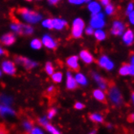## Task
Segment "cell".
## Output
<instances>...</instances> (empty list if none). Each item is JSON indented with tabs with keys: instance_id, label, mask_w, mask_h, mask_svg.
Listing matches in <instances>:
<instances>
[{
	"instance_id": "1",
	"label": "cell",
	"mask_w": 134,
	"mask_h": 134,
	"mask_svg": "<svg viewBox=\"0 0 134 134\" xmlns=\"http://www.w3.org/2000/svg\"><path fill=\"white\" fill-rule=\"evenodd\" d=\"M19 12L22 15L24 20H25L27 22L29 23H37L42 19V15L38 13L30 11L26 8H20L19 10Z\"/></svg>"
},
{
	"instance_id": "2",
	"label": "cell",
	"mask_w": 134,
	"mask_h": 134,
	"mask_svg": "<svg viewBox=\"0 0 134 134\" xmlns=\"http://www.w3.org/2000/svg\"><path fill=\"white\" fill-rule=\"evenodd\" d=\"M90 25L93 29H100L102 27H103L105 25L103 14L99 13V12L93 14Z\"/></svg>"
},
{
	"instance_id": "3",
	"label": "cell",
	"mask_w": 134,
	"mask_h": 134,
	"mask_svg": "<svg viewBox=\"0 0 134 134\" xmlns=\"http://www.w3.org/2000/svg\"><path fill=\"white\" fill-rule=\"evenodd\" d=\"M84 27H85L84 21L80 18L76 19L73 22V26H72V36L76 38L80 37L82 34Z\"/></svg>"
},
{
	"instance_id": "4",
	"label": "cell",
	"mask_w": 134,
	"mask_h": 134,
	"mask_svg": "<svg viewBox=\"0 0 134 134\" xmlns=\"http://www.w3.org/2000/svg\"><path fill=\"white\" fill-rule=\"evenodd\" d=\"M15 61L18 64H22L24 67H25L26 69H31L34 67H35L37 65V64L34 61H31L30 59H27V58H23V57H17L15 59Z\"/></svg>"
},
{
	"instance_id": "5",
	"label": "cell",
	"mask_w": 134,
	"mask_h": 134,
	"mask_svg": "<svg viewBox=\"0 0 134 134\" xmlns=\"http://www.w3.org/2000/svg\"><path fill=\"white\" fill-rule=\"evenodd\" d=\"M2 68L3 70V72L7 74L13 75L15 72V68L13 63L10 61H5L2 64Z\"/></svg>"
},
{
	"instance_id": "6",
	"label": "cell",
	"mask_w": 134,
	"mask_h": 134,
	"mask_svg": "<svg viewBox=\"0 0 134 134\" xmlns=\"http://www.w3.org/2000/svg\"><path fill=\"white\" fill-rule=\"evenodd\" d=\"M99 64L101 67L106 68L107 70H111L114 68V64L107 56H102L99 59Z\"/></svg>"
},
{
	"instance_id": "7",
	"label": "cell",
	"mask_w": 134,
	"mask_h": 134,
	"mask_svg": "<svg viewBox=\"0 0 134 134\" xmlns=\"http://www.w3.org/2000/svg\"><path fill=\"white\" fill-rule=\"evenodd\" d=\"M124 26L121 22L115 21L113 24L111 33L114 35H121L124 33Z\"/></svg>"
},
{
	"instance_id": "8",
	"label": "cell",
	"mask_w": 134,
	"mask_h": 134,
	"mask_svg": "<svg viewBox=\"0 0 134 134\" xmlns=\"http://www.w3.org/2000/svg\"><path fill=\"white\" fill-rule=\"evenodd\" d=\"M110 97H111V99L112 100V102L114 103H120L121 102V95L116 88H112L111 90V92H110Z\"/></svg>"
},
{
	"instance_id": "9",
	"label": "cell",
	"mask_w": 134,
	"mask_h": 134,
	"mask_svg": "<svg viewBox=\"0 0 134 134\" xmlns=\"http://www.w3.org/2000/svg\"><path fill=\"white\" fill-rule=\"evenodd\" d=\"M42 43H43L44 46H46L47 47V48H50V49H54L56 47L55 42H54L53 39L48 35H46V36L43 37Z\"/></svg>"
},
{
	"instance_id": "10",
	"label": "cell",
	"mask_w": 134,
	"mask_h": 134,
	"mask_svg": "<svg viewBox=\"0 0 134 134\" xmlns=\"http://www.w3.org/2000/svg\"><path fill=\"white\" fill-rule=\"evenodd\" d=\"M68 66L72 68L74 71L79 70V65H78V58L76 56H72L68 59L67 60Z\"/></svg>"
},
{
	"instance_id": "11",
	"label": "cell",
	"mask_w": 134,
	"mask_h": 134,
	"mask_svg": "<svg viewBox=\"0 0 134 134\" xmlns=\"http://www.w3.org/2000/svg\"><path fill=\"white\" fill-rule=\"evenodd\" d=\"M76 81L75 78L72 76V75L70 72H68L67 74V88L68 90H74L76 88Z\"/></svg>"
},
{
	"instance_id": "12",
	"label": "cell",
	"mask_w": 134,
	"mask_h": 134,
	"mask_svg": "<svg viewBox=\"0 0 134 134\" xmlns=\"http://www.w3.org/2000/svg\"><path fill=\"white\" fill-rule=\"evenodd\" d=\"M1 41L4 45L10 46V45H12V44H13L15 42V37L11 34H5V35H3L2 37Z\"/></svg>"
},
{
	"instance_id": "13",
	"label": "cell",
	"mask_w": 134,
	"mask_h": 134,
	"mask_svg": "<svg viewBox=\"0 0 134 134\" xmlns=\"http://www.w3.org/2000/svg\"><path fill=\"white\" fill-rule=\"evenodd\" d=\"M123 40L124 42L127 45H131L133 42V33L132 30H128L127 32L124 33L123 36Z\"/></svg>"
},
{
	"instance_id": "14",
	"label": "cell",
	"mask_w": 134,
	"mask_h": 134,
	"mask_svg": "<svg viewBox=\"0 0 134 134\" xmlns=\"http://www.w3.org/2000/svg\"><path fill=\"white\" fill-rule=\"evenodd\" d=\"M80 56L86 64H90V63L93 62V56L87 51H82L80 54Z\"/></svg>"
},
{
	"instance_id": "15",
	"label": "cell",
	"mask_w": 134,
	"mask_h": 134,
	"mask_svg": "<svg viewBox=\"0 0 134 134\" xmlns=\"http://www.w3.org/2000/svg\"><path fill=\"white\" fill-rule=\"evenodd\" d=\"M24 26H25V25H22V24H20L17 21H13L12 25V29L15 33L23 34Z\"/></svg>"
},
{
	"instance_id": "16",
	"label": "cell",
	"mask_w": 134,
	"mask_h": 134,
	"mask_svg": "<svg viewBox=\"0 0 134 134\" xmlns=\"http://www.w3.org/2000/svg\"><path fill=\"white\" fill-rule=\"evenodd\" d=\"M52 25H53V28L54 29H62L67 25V23L64 20H60V19H54V20H52Z\"/></svg>"
},
{
	"instance_id": "17",
	"label": "cell",
	"mask_w": 134,
	"mask_h": 134,
	"mask_svg": "<svg viewBox=\"0 0 134 134\" xmlns=\"http://www.w3.org/2000/svg\"><path fill=\"white\" fill-rule=\"evenodd\" d=\"M93 96L97 100L102 102H106V98H105V94L103 93L102 90H96L93 92Z\"/></svg>"
},
{
	"instance_id": "18",
	"label": "cell",
	"mask_w": 134,
	"mask_h": 134,
	"mask_svg": "<svg viewBox=\"0 0 134 134\" xmlns=\"http://www.w3.org/2000/svg\"><path fill=\"white\" fill-rule=\"evenodd\" d=\"M89 9L90 11L93 13V14H95V13H98L100 12L101 10V7L100 5L96 3V2H90V4H89Z\"/></svg>"
},
{
	"instance_id": "19",
	"label": "cell",
	"mask_w": 134,
	"mask_h": 134,
	"mask_svg": "<svg viewBox=\"0 0 134 134\" xmlns=\"http://www.w3.org/2000/svg\"><path fill=\"white\" fill-rule=\"evenodd\" d=\"M93 77H94V79H95V81L98 83V85H99V86L102 89V90H105L106 89V87H107V84H106V82H105V81L102 79L99 75H98V74H93Z\"/></svg>"
},
{
	"instance_id": "20",
	"label": "cell",
	"mask_w": 134,
	"mask_h": 134,
	"mask_svg": "<svg viewBox=\"0 0 134 134\" xmlns=\"http://www.w3.org/2000/svg\"><path fill=\"white\" fill-rule=\"evenodd\" d=\"M75 80L77 83L79 84H81L82 85H85L87 84V80H86V77L81 74V73H78L76 75V78H75Z\"/></svg>"
},
{
	"instance_id": "21",
	"label": "cell",
	"mask_w": 134,
	"mask_h": 134,
	"mask_svg": "<svg viewBox=\"0 0 134 134\" xmlns=\"http://www.w3.org/2000/svg\"><path fill=\"white\" fill-rule=\"evenodd\" d=\"M0 114L1 115H13L14 111L8 107L3 105V106H0Z\"/></svg>"
},
{
	"instance_id": "22",
	"label": "cell",
	"mask_w": 134,
	"mask_h": 134,
	"mask_svg": "<svg viewBox=\"0 0 134 134\" xmlns=\"http://www.w3.org/2000/svg\"><path fill=\"white\" fill-rule=\"evenodd\" d=\"M94 34H95V37L98 41L104 40L106 38V34L101 29H97L95 32H94Z\"/></svg>"
},
{
	"instance_id": "23",
	"label": "cell",
	"mask_w": 134,
	"mask_h": 134,
	"mask_svg": "<svg viewBox=\"0 0 134 134\" xmlns=\"http://www.w3.org/2000/svg\"><path fill=\"white\" fill-rule=\"evenodd\" d=\"M42 42L40 40H38V39H34V40H33L32 42H31V46L36 50L40 49L42 47Z\"/></svg>"
},
{
	"instance_id": "24",
	"label": "cell",
	"mask_w": 134,
	"mask_h": 134,
	"mask_svg": "<svg viewBox=\"0 0 134 134\" xmlns=\"http://www.w3.org/2000/svg\"><path fill=\"white\" fill-rule=\"evenodd\" d=\"M129 65H124L120 69V74L122 76H127L130 74V70H129Z\"/></svg>"
},
{
	"instance_id": "25",
	"label": "cell",
	"mask_w": 134,
	"mask_h": 134,
	"mask_svg": "<svg viewBox=\"0 0 134 134\" xmlns=\"http://www.w3.org/2000/svg\"><path fill=\"white\" fill-rule=\"evenodd\" d=\"M90 120L93 122H97V123H102L103 121L102 120V117L100 115H98V114H92L90 115Z\"/></svg>"
},
{
	"instance_id": "26",
	"label": "cell",
	"mask_w": 134,
	"mask_h": 134,
	"mask_svg": "<svg viewBox=\"0 0 134 134\" xmlns=\"http://www.w3.org/2000/svg\"><path fill=\"white\" fill-rule=\"evenodd\" d=\"M62 78H63V75L61 72H56V73L53 74V76H52L53 81L56 83H59L62 81Z\"/></svg>"
},
{
	"instance_id": "27",
	"label": "cell",
	"mask_w": 134,
	"mask_h": 134,
	"mask_svg": "<svg viewBox=\"0 0 134 134\" xmlns=\"http://www.w3.org/2000/svg\"><path fill=\"white\" fill-rule=\"evenodd\" d=\"M46 72L48 73L49 75H52L54 72V68L51 63H47L46 65Z\"/></svg>"
},
{
	"instance_id": "28",
	"label": "cell",
	"mask_w": 134,
	"mask_h": 134,
	"mask_svg": "<svg viewBox=\"0 0 134 134\" xmlns=\"http://www.w3.org/2000/svg\"><path fill=\"white\" fill-rule=\"evenodd\" d=\"M42 25L47 29H53V25H52V20L48 19L42 22Z\"/></svg>"
},
{
	"instance_id": "29",
	"label": "cell",
	"mask_w": 134,
	"mask_h": 134,
	"mask_svg": "<svg viewBox=\"0 0 134 134\" xmlns=\"http://www.w3.org/2000/svg\"><path fill=\"white\" fill-rule=\"evenodd\" d=\"M46 129L48 130L50 132H51V133H53V134H58V133H59V131H58L56 129H54L52 125H51V124H47L46 125Z\"/></svg>"
},
{
	"instance_id": "30",
	"label": "cell",
	"mask_w": 134,
	"mask_h": 134,
	"mask_svg": "<svg viewBox=\"0 0 134 134\" xmlns=\"http://www.w3.org/2000/svg\"><path fill=\"white\" fill-rule=\"evenodd\" d=\"M114 12V7L112 5H110V4H107V7H106V12L107 14H112Z\"/></svg>"
},
{
	"instance_id": "31",
	"label": "cell",
	"mask_w": 134,
	"mask_h": 134,
	"mask_svg": "<svg viewBox=\"0 0 134 134\" xmlns=\"http://www.w3.org/2000/svg\"><path fill=\"white\" fill-rule=\"evenodd\" d=\"M55 115H56L55 109H51V110H50L49 112H48V118H49V119H51V118H53Z\"/></svg>"
},
{
	"instance_id": "32",
	"label": "cell",
	"mask_w": 134,
	"mask_h": 134,
	"mask_svg": "<svg viewBox=\"0 0 134 134\" xmlns=\"http://www.w3.org/2000/svg\"><path fill=\"white\" fill-rule=\"evenodd\" d=\"M24 127H25V129L27 130V131H30L33 129V127H32V124H30L29 122H25V124H24Z\"/></svg>"
},
{
	"instance_id": "33",
	"label": "cell",
	"mask_w": 134,
	"mask_h": 134,
	"mask_svg": "<svg viewBox=\"0 0 134 134\" xmlns=\"http://www.w3.org/2000/svg\"><path fill=\"white\" fill-rule=\"evenodd\" d=\"M69 2L71 3H73V4H81L85 2V0H69Z\"/></svg>"
},
{
	"instance_id": "34",
	"label": "cell",
	"mask_w": 134,
	"mask_h": 134,
	"mask_svg": "<svg viewBox=\"0 0 134 134\" xmlns=\"http://www.w3.org/2000/svg\"><path fill=\"white\" fill-rule=\"evenodd\" d=\"M85 107V106L81 103V102H76V103L75 104V108L76 109H78V110H81Z\"/></svg>"
},
{
	"instance_id": "35",
	"label": "cell",
	"mask_w": 134,
	"mask_h": 134,
	"mask_svg": "<svg viewBox=\"0 0 134 134\" xmlns=\"http://www.w3.org/2000/svg\"><path fill=\"white\" fill-rule=\"evenodd\" d=\"M85 33L87 34L88 35H91V34H93V29L92 27H89V28H87V29H86V30H85Z\"/></svg>"
},
{
	"instance_id": "36",
	"label": "cell",
	"mask_w": 134,
	"mask_h": 134,
	"mask_svg": "<svg viewBox=\"0 0 134 134\" xmlns=\"http://www.w3.org/2000/svg\"><path fill=\"white\" fill-rule=\"evenodd\" d=\"M39 122L41 123V124H42V125H44V126H46L47 124H48V121H47V120L46 119V117L42 118V119L39 120Z\"/></svg>"
},
{
	"instance_id": "37",
	"label": "cell",
	"mask_w": 134,
	"mask_h": 134,
	"mask_svg": "<svg viewBox=\"0 0 134 134\" xmlns=\"http://www.w3.org/2000/svg\"><path fill=\"white\" fill-rule=\"evenodd\" d=\"M133 19H134V13H133V11H132V12H129V20H130V22H131L132 24L134 23Z\"/></svg>"
},
{
	"instance_id": "38",
	"label": "cell",
	"mask_w": 134,
	"mask_h": 134,
	"mask_svg": "<svg viewBox=\"0 0 134 134\" xmlns=\"http://www.w3.org/2000/svg\"><path fill=\"white\" fill-rule=\"evenodd\" d=\"M31 132L34 133V134H39V133H42V132L39 129H32Z\"/></svg>"
},
{
	"instance_id": "39",
	"label": "cell",
	"mask_w": 134,
	"mask_h": 134,
	"mask_svg": "<svg viewBox=\"0 0 134 134\" xmlns=\"http://www.w3.org/2000/svg\"><path fill=\"white\" fill-rule=\"evenodd\" d=\"M132 9H133V4H132V3H130V4L129 5V7H128V12L129 13L130 12L132 11Z\"/></svg>"
},
{
	"instance_id": "40",
	"label": "cell",
	"mask_w": 134,
	"mask_h": 134,
	"mask_svg": "<svg viewBox=\"0 0 134 134\" xmlns=\"http://www.w3.org/2000/svg\"><path fill=\"white\" fill-rule=\"evenodd\" d=\"M101 2L104 6H107V4H109V0H101Z\"/></svg>"
},
{
	"instance_id": "41",
	"label": "cell",
	"mask_w": 134,
	"mask_h": 134,
	"mask_svg": "<svg viewBox=\"0 0 134 134\" xmlns=\"http://www.w3.org/2000/svg\"><path fill=\"white\" fill-rule=\"evenodd\" d=\"M129 70H130V74L131 75H133V65L132 64H131L130 65V67H129Z\"/></svg>"
},
{
	"instance_id": "42",
	"label": "cell",
	"mask_w": 134,
	"mask_h": 134,
	"mask_svg": "<svg viewBox=\"0 0 134 134\" xmlns=\"http://www.w3.org/2000/svg\"><path fill=\"white\" fill-rule=\"evenodd\" d=\"M59 1V0H49V2H50L51 3H52V4H55V3H57Z\"/></svg>"
},
{
	"instance_id": "43",
	"label": "cell",
	"mask_w": 134,
	"mask_h": 134,
	"mask_svg": "<svg viewBox=\"0 0 134 134\" xmlns=\"http://www.w3.org/2000/svg\"><path fill=\"white\" fill-rule=\"evenodd\" d=\"M54 88L53 87V86H51V87H50L48 90H47V91L50 92V93H51V92H53V91H54Z\"/></svg>"
},
{
	"instance_id": "44",
	"label": "cell",
	"mask_w": 134,
	"mask_h": 134,
	"mask_svg": "<svg viewBox=\"0 0 134 134\" xmlns=\"http://www.w3.org/2000/svg\"><path fill=\"white\" fill-rule=\"evenodd\" d=\"M3 54V51L1 48H0V54Z\"/></svg>"
},
{
	"instance_id": "45",
	"label": "cell",
	"mask_w": 134,
	"mask_h": 134,
	"mask_svg": "<svg viewBox=\"0 0 134 134\" xmlns=\"http://www.w3.org/2000/svg\"><path fill=\"white\" fill-rule=\"evenodd\" d=\"M91 0H85V2H87V3H90Z\"/></svg>"
},
{
	"instance_id": "46",
	"label": "cell",
	"mask_w": 134,
	"mask_h": 134,
	"mask_svg": "<svg viewBox=\"0 0 134 134\" xmlns=\"http://www.w3.org/2000/svg\"><path fill=\"white\" fill-rule=\"evenodd\" d=\"M0 76H1V72H0Z\"/></svg>"
},
{
	"instance_id": "47",
	"label": "cell",
	"mask_w": 134,
	"mask_h": 134,
	"mask_svg": "<svg viewBox=\"0 0 134 134\" xmlns=\"http://www.w3.org/2000/svg\"><path fill=\"white\" fill-rule=\"evenodd\" d=\"M27 1H31V0H27Z\"/></svg>"
}]
</instances>
